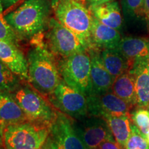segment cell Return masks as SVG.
I'll return each instance as SVG.
<instances>
[{
  "label": "cell",
  "mask_w": 149,
  "mask_h": 149,
  "mask_svg": "<svg viewBox=\"0 0 149 149\" xmlns=\"http://www.w3.org/2000/svg\"><path fill=\"white\" fill-rule=\"evenodd\" d=\"M27 55L30 84L44 97H48L62 81L57 57L44 42L36 43Z\"/></svg>",
  "instance_id": "1"
},
{
  "label": "cell",
  "mask_w": 149,
  "mask_h": 149,
  "mask_svg": "<svg viewBox=\"0 0 149 149\" xmlns=\"http://www.w3.org/2000/svg\"><path fill=\"white\" fill-rule=\"evenodd\" d=\"M47 97L54 107L72 118L79 120L88 115L87 97L63 80Z\"/></svg>",
  "instance_id": "7"
},
{
  "label": "cell",
  "mask_w": 149,
  "mask_h": 149,
  "mask_svg": "<svg viewBox=\"0 0 149 149\" xmlns=\"http://www.w3.org/2000/svg\"><path fill=\"white\" fill-rule=\"evenodd\" d=\"M0 60L24 80H29L27 58L19 46L0 40Z\"/></svg>",
  "instance_id": "13"
},
{
  "label": "cell",
  "mask_w": 149,
  "mask_h": 149,
  "mask_svg": "<svg viewBox=\"0 0 149 149\" xmlns=\"http://www.w3.org/2000/svg\"><path fill=\"white\" fill-rule=\"evenodd\" d=\"M4 125L0 122V148L3 146V129H4Z\"/></svg>",
  "instance_id": "31"
},
{
  "label": "cell",
  "mask_w": 149,
  "mask_h": 149,
  "mask_svg": "<svg viewBox=\"0 0 149 149\" xmlns=\"http://www.w3.org/2000/svg\"><path fill=\"white\" fill-rule=\"evenodd\" d=\"M0 149H6V148L4 146H2V147H1V148H0Z\"/></svg>",
  "instance_id": "35"
},
{
  "label": "cell",
  "mask_w": 149,
  "mask_h": 149,
  "mask_svg": "<svg viewBox=\"0 0 149 149\" xmlns=\"http://www.w3.org/2000/svg\"><path fill=\"white\" fill-rule=\"evenodd\" d=\"M111 91L130 106L137 104L135 87V78L128 70L115 79Z\"/></svg>",
  "instance_id": "20"
},
{
  "label": "cell",
  "mask_w": 149,
  "mask_h": 149,
  "mask_svg": "<svg viewBox=\"0 0 149 149\" xmlns=\"http://www.w3.org/2000/svg\"><path fill=\"white\" fill-rule=\"evenodd\" d=\"M107 122L109 127L117 142L125 148L131 132L132 115H107L102 117Z\"/></svg>",
  "instance_id": "21"
},
{
  "label": "cell",
  "mask_w": 149,
  "mask_h": 149,
  "mask_svg": "<svg viewBox=\"0 0 149 149\" xmlns=\"http://www.w3.org/2000/svg\"><path fill=\"white\" fill-rule=\"evenodd\" d=\"M51 6L50 0H26L4 17L19 37L33 39L48 26Z\"/></svg>",
  "instance_id": "2"
},
{
  "label": "cell",
  "mask_w": 149,
  "mask_h": 149,
  "mask_svg": "<svg viewBox=\"0 0 149 149\" xmlns=\"http://www.w3.org/2000/svg\"><path fill=\"white\" fill-rule=\"evenodd\" d=\"M22 80L0 60V93H13L23 84Z\"/></svg>",
  "instance_id": "22"
},
{
  "label": "cell",
  "mask_w": 149,
  "mask_h": 149,
  "mask_svg": "<svg viewBox=\"0 0 149 149\" xmlns=\"http://www.w3.org/2000/svg\"><path fill=\"white\" fill-rule=\"evenodd\" d=\"M89 116L104 117L107 115H130L131 106L112 91L87 97Z\"/></svg>",
  "instance_id": "11"
},
{
  "label": "cell",
  "mask_w": 149,
  "mask_h": 149,
  "mask_svg": "<svg viewBox=\"0 0 149 149\" xmlns=\"http://www.w3.org/2000/svg\"><path fill=\"white\" fill-rule=\"evenodd\" d=\"M144 19L146 20L148 26L149 28V0H144Z\"/></svg>",
  "instance_id": "29"
},
{
  "label": "cell",
  "mask_w": 149,
  "mask_h": 149,
  "mask_svg": "<svg viewBox=\"0 0 149 149\" xmlns=\"http://www.w3.org/2000/svg\"><path fill=\"white\" fill-rule=\"evenodd\" d=\"M57 19L71 31L87 50L91 47L93 15L84 0H59L53 7Z\"/></svg>",
  "instance_id": "3"
},
{
  "label": "cell",
  "mask_w": 149,
  "mask_h": 149,
  "mask_svg": "<svg viewBox=\"0 0 149 149\" xmlns=\"http://www.w3.org/2000/svg\"><path fill=\"white\" fill-rule=\"evenodd\" d=\"M40 149H53V147H52V144L49 137H48L46 142L44 143V145H43L42 147H41Z\"/></svg>",
  "instance_id": "32"
},
{
  "label": "cell",
  "mask_w": 149,
  "mask_h": 149,
  "mask_svg": "<svg viewBox=\"0 0 149 149\" xmlns=\"http://www.w3.org/2000/svg\"><path fill=\"white\" fill-rule=\"evenodd\" d=\"M99 149H125L114 139L104 141L98 147Z\"/></svg>",
  "instance_id": "27"
},
{
  "label": "cell",
  "mask_w": 149,
  "mask_h": 149,
  "mask_svg": "<svg viewBox=\"0 0 149 149\" xmlns=\"http://www.w3.org/2000/svg\"><path fill=\"white\" fill-rule=\"evenodd\" d=\"M74 122L73 118L58 111L57 118L50 126L48 136L53 149H87Z\"/></svg>",
  "instance_id": "9"
},
{
  "label": "cell",
  "mask_w": 149,
  "mask_h": 149,
  "mask_svg": "<svg viewBox=\"0 0 149 149\" xmlns=\"http://www.w3.org/2000/svg\"><path fill=\"white\" fill-rule=\"evenodd\" d=\"M117 49L133 66L136 59H149V38L124 37L119 43Z\"/></svg>",
  "instance_id": "16"
},
{
  "label": "cell",
  "mask_w": 149,
  "mask_h": 149,
  "mask_svg": "<svg viewBox=\"0 0 149 149\" xmlns=\"http://www.w3.org/2000/svg\"><path fill=\"white\" fill-rule=\"evenodd\" d=\"M50 133V126L28 120L4 126L3 146L6 149H40Z\"/></svg>",
  "instance_id": "4"
},
{
  "label": "cell",
  "mask_w": 149,
  "mask_h": 149,
  "mask_svg": "<svg viewBox=\"0 0 149 149\" xmlns=\"http://www.w3.org/2000/svg\"><path fill=\"white\" fill-rule=\"evenodd\" d=\"M121 40L122 37L117 30L102 24L93 16L91 29V47L100 50L117 48Z\"/></svg>",
  "instance_id": "15"
},
{
  "label": "cell",
  "mask_w": 149,
  "mask_h": 149,
  "mask_svg": "<svg viewBox=\"0 0 149 149\" xmlns=\"http://www.w3.org/2000/svg\"><path fill=\"white\" fill-rule=\"evenodd\" d=\"M29 120L12 93H0V122L4 126Z\"/></svg>",
  "instance_id": "17"
},
{
  "label": "cell",
  "mask_w": 149,
  "mask_h": 149,
  "mask_svg": "<svg viewBox=\"0 0 149 149\" xmlns=\"http://www.w3.org/2000/svg\"><path fill=\"white\" fill-rule=\"evenodd\" d=\"M74 126L87 149L97 148L104 141L114 139L107 122L100 117L74 120Z\"/></svg>",
  "instance_id": "10"
},
{
  "label": "cell",
  "mask_w": 149,
  "mask_h": 149,
  "mask_svg": "<svg viewBox=\"0 0 149 149\" xmlns=\"http://www.w3.org/2000/svg\"><path fill=\"white\" fill-rule=\"evenodd\" d=\"M125 149H149V142L146 137L140 133L134 124L131 126V132Z\"/></svg>",
  "instance_id": "25"
},
{
  "label": "cell",
  "mask_w": 149,
  "mask_h": 149,
  "mask_svg": "<svg viewBox=\"0 0 149 149\" xmlns=\"http://www.w3.org/2000/svg\"><path fill=\"white\" fill-rule=\"evenodd\" d=\"M100 57L104 67L114 79L124 72L130 70L133 67L117 48L100 50Z\"/></svg>",
  "instance_id": "19"
},
{
  "label": "cell",
  "mask_w": 149,
  "mask_h": 149,
  "mask_svg": "<svg viewBox=\"0 0 149 149\" xmlns=\"http://www.w3.org/2000/svg\"><path fill=\"white\" fill-rule=\"evenodd\" d=\"M47 28L46 46L57 57H66L87 51L79 38L57 19H50Z\"/></svg>",
  "instance_id": "8"
},
{
  "label": "cell",
  "mask_w": 149,
  "mask_h": 149,
  "mask_svg": "<svg viewBox=\"0 0 149 149\" xmlns=\"http://www.w3.org/2000/svg\"><path fill=\"white\" fill-rule=\"evenodd\" d=\"M0 40L19 46V37L6 21L5 17L3 16V11L1 10H0Z\"/></svg>",
  "instance_id": "24"
},
{
  "label": "cell",
  "mask_w": 149,
  "mask_h": 149,
  "mask_svg": "<svg viewBox=\"0 0 149 149\" xmlns=\"http://www.w3.org/2000/svg\"><path fill=\"white\" fill-rule=\"evenodd\" d=\"M19 0H0V10L1 11L8 9L10 7L16 4Z\"/></svg>",
  "instance_id": "28"
},
{
  "label": "cell",
  "mask_w": 149,
  "mask_h": 149,
  "mask_svg": "<svg viewBox=\"0 0 149 149\" xmlns=\"http://www.w3.org/2000/svg\"><path fill=\"white\" fill-rule=\"evenodd\" d=\"M132 121L134 125L138 128L140 133L146 137L149 132V111L140 109L132 115Z\"/></svg>",
  "instance_id": "26"
},
{
  "label": "cell",
  "mask_w": 149,
  "mask_h": 149,
  "mask_svg": "<svg viewBox=\"0 0 149 149\" xmlns=\"http://www.w3.org/2000/svg\"><path fill=\"white\" fill-rule=\"evenodd\" d=\"M62 80L86 97L92 94L91 57L88 51L74 53L58 59Z\"/></svg>",
  "instance_id": "6"
},
{
  "label": "cell",
  "mask_w": 149,
  "mask_h": 149,
  "mask_svg": "<svg viewBox=\"0 0 149 149\" xmlns=\"http://www.w3.org/2000/svg\"><path fill=\"white\" fill-rule=\"evenodd\" d=\"M130 70L135 78L137 104L149 108V59H136Z\"/></svg>",
  "instance_id": "14"
},
{
  "label": "cell",
  "mask_w": 149,
  "mask_h": 149,
  "mask_svg": "<svg viewBox=\"0 0 149 149\" xmlns=\"http://www.w3.org/2000/svg\"><path fill=\"white\" fill-rule=\"evenodd\" d=\"M146 139H147V140H148V142H149V132L148 133V134H147V135H146Z\"/></svg>",
  "instance_id": "34"
},
{
  "label": "cell",
  "mask_w": 149,
  "mask_h": 149,
  "mask_svg": "<svg viewBox=\"0 0 149 149\" xmlns=\"http://www.w3.org/2000/svg\"><path fill=\"white\" fill-rule=\"evenodd\" d=\"M124 15L133 19L144 18V0H122Z\"/></svg>",
  "instance_id": "23"
},
{
  "label": "cell",
  "mask_w": 149,
  "mask_h": 149,
  "mask_svg": "<svg viewBox=\"0 0 149 149\" xmlns=\"http://www.w3.org/2000/svg\"><path fill=\"white\" fill-rule=\"evenodd\" d=\"M89 8L93 15L102 24L118 31L122 24V17L119 3L113 1L101 4L91 6Z\"/></svg>",
  "instance_id": "18"
},
{
  "label": "cell",
  "mask_w": 149,
  "mask_h": 149,
  "mask_svg": "<svg viewBox=\"0 0 149 149\" xmlns=\"http://www.w3.org/2000/svg\"><path fill=\"white\" fill-rule=\"evenodd\" d=\"M90 6H95L101 4V3H104L106 2H109V1H113L114 0H86Z\"/></svg>",
  "instance_id": "30"
},
{
  "label": "cell",
  "mask_w": 149,
  "mask_h": 149,
  "mask_svg": "<svg viewBox=\"0 0 149 149\" xmlns=\"http://www.w3.org/2000/svg\"><path fill=\"white\" fill-rule=\"evenodd\" d=\"M87 51L90 55L91 63V95H100L111 91L115 79L106 69L102 63L100 57V50L95 47H91Z\"/></svg>",
  "instance_id": "12"
},
{
  "label": "cell",
  "mask_w": 149,
  "mask_h": 149,
  "mask_svg": "<svg viewBox=\"0 0 149 149\" xmlns=\"http://www.w3.org/2000/svg\"><path fill=\"white\" fill-rule=\"evenodd\" d=\"M90 149H99V148H90Z\"/></svg>",
  "instance_id": "36"
},
{
  "label": "cell",
  "mask_w": 149,
  "mask_h": 149,
  "mask_svg": "<svg viewBox=\"0 0 149 149\" xmlns=\"http://www.w3.org/2000/svg\"><path fill=\"white\" fill-rule=\"evenodd\" d=\"M12 95L29 120L51 126L57 118L58 110L32 86L23 83Z\"/></svg>",
  "instance_id": "5"
},
{
  "label": "cell",
  "mask_w": 149,
  "mask_h": 149,
  "mask_svg": "<svg viewBox=\"0 0 149 149\" xmlns=\"http://www.w3.org/2000/svg\"><path fill=\"white\" fill-rule=\"evenodd\" d=\"M51 2V5H52V7H53L54 6H55L56 3H57L58 1H59V0H50Z\"/></svg>",
  "instance_id": "33"
}]
</instances>
